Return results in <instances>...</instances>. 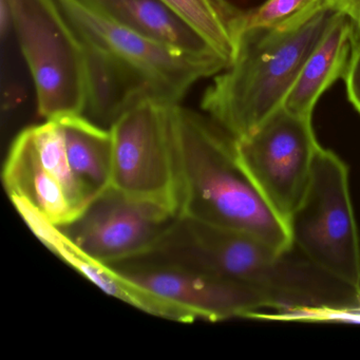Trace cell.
Returning <instances> with one entry per match:
<instances>
[{
    "mask_svg": "<svg viewBox=\"0 0 360 360\" xmlns=\"http://www.w3.org/2000/svg\"><path fill=\"white\" fill-rule=\"evenodd\" d=\"M16 39L46 121L84 115L87 69L83 41L58 0H8Z\"/></svg>",
    "mask_w": 360,
    "mask_h": 360,
    "instance_id": "5",
    "label": "cell"
},
{
    "mask_svg": "<svg viewBox=\"0 0 360 360\" xmlns=\"http://www.w3.org/2000/svg\"><path fill=\"white\" fill-rule=\"evenodd\" d=\"M356 292H357L358 300H359L360 302V282L359 285H358L357 290H356Z\"/></svg>",
    "mask_w": 360,
    "mask_h": 360,
    "instance_id": "21",
    "label": "cell"
},
{
    "mask_svg": "<svg viewBox=\"0 0 360 360\" xmlns=\"http://www.w3.org/2000/svg\"><path fill=\"white\" fill-rule=\"evenodd\" d=\"M109 266L134 292L136 309L158 317L191 323L271 311L252 288L197 267L148 256Z\"/></svg>",
    "mask_w": 360,
    "mask_h": 360,
    "instance_id": "4",
    "label": "cell"
},
{
    "mask_svg": "<svg viewBox=\"0 0 360 360\" xmlns=\"http://www.w3.org/2000/svg\"><path fill=\"white\" fill-rule=\"evenodd\" d=\"M172 105L146 100L110 127L113 140L111 188L172 217L181 210V179Z\"/></svg>",
    "mask_w": 360,
    "mask_h": 360,
    "instance_id": "7",
    "label": "cell"
},
{
    "mask_svg": "<svg viewBox=\"0 0 360 360\" xmlns=\"http://www.w3.org/2000/svg\"><path fill=\"white\" fill-rule=\"evenodd\" d=\"M3 181L11 200L26 202L56 226H69L79 218L62 185L41 163L30 127L12 143Z\"/></svg>",
    "mask_w": 360,
    "mask_h": 360,
    "instance_id": "11",
    "label": "cell"
},
{
    "mask_svg": "<svg viewBox=\"0 0 360 360\" xmlns=\"http://www.w3.org/2000/svg\"><path fill=\"white\" fill-rule=\"evenodd\" d=\"M191 25L229 65L237 51L244 10L229 0H160Z\"/></svg>",
    "mask_w": 360,
    "mask_h": 360,
    "instance_id": "16",
    "label": "cell"
},
{
    "mask_svg": "<svg viewBox=\"0 0 360 360\" xmlns=\"http://www.w3.org/2000/svg\"><path fill=\"white\" fill-rule=\"evenodd\" d=\"M336 12L322 4L290 26L242 30L233 62L204 92L202 110L236 140L254 134L283 106Z\"/></svg>",
    "mask_w": 360,
    "mask_h": 360,
    "instance_id": "3",
    "label": "cell"
},
{
    "mask_svg": "<svg viewBox=\"0 0 360 360\" xmlns=\"http://www.w3.org/2000/svg\"><path fill=\"white\" fill-rule=\"evenodd\" d=\"M62 128L71 168L94 200L111 188L113 140L110 128L85 115L56 120Z\"/></svg>",
    "mask_w": 360,
    "mask_h": 360,
    "instance_id": "15",
    "label": "cell"
},
{
    "mask_svg": "<svg viewBox=\"0 0 360 360\" xmlns=\"http://www.w3.org/2000/svg\"><path fill=\"white\" fill-rule=\"evenodd\" d=\"M84 41L104 50L145 84L155 101L181 104L195 84L229 67L219 56L181 51L96 13L77 0H58Z\"/></svg>",
    "mask_w": 360,
    "mask_h": 360,
    "instance_id": "8",
    "label": "cell"
},
{
    "mask_svg": "<svg viewBox=\"0 0 360 360\" xmlns=\"http://www.w3.org/2000/svg\"><path fill=\"white\" fill-rule=\"evenodd\" d=\"M41 163L66 191L71 205L79 217L94 201L71 168L62 128L58 121H46L30 127Z\"/></svg>",
    "mask_w": 360,
    "mask_h": 360,
    "instance_id": "17",
    "label": "cell"
},
{
    "mask_svg": "<svg viewBox=\"0 0 360 360\" xmlns=\"http://www.w3.org/2000/svg\"><path fill=\"white\" fill-rule=\"evenodd\" d=\"M174 218L109 189L75 223L60 229L88 256L112 265L150 250Z\"/></svg>",
    "mask_w": 360,
    "mask_h": 360,
    "instance_id": "10",
    "label": "cell"
},
{
    "mask_svg": "<svg viewBox=\"0 0 360 360\" xmlns=\"http://www.w3.org/2000/svg\"><path fill=\"white\" fill-rule=\"evenodd\" d=\"M292 252H280L244 233L178 216L142 256L197 267L252 288L271 307L269 313L255 316L259 319H326L360 309L354 288Z\"/></svg>",
    "mask_w": 360,
    "mask_h": 360,
    "instance_id": "1",
    "label": "cell"
},
{
    "mask_svg": "<svg viewBox=\"0 0 360 360\" xmlns=\"http://www.w3.org/2000/svg\"><path fill=\"white\" fill-rule=\"evenodd\" d=\"M181 179L179 216L294 250L290 229L238 161L236 139L205 113L172 105Z\"/></svg>",
    "mask_w": 360,
    "mask_h": 360,
    "instance_id": "2",
    "label": "cell"
},
{
    "mask_svg": "<svg viewBox=\"0 0 360 360\" xmlns=\"http://www.w3.org/2000/svg\"><path fill=\"white\" fill-rule=\"evenodd\" d=\"M82 41L87 69V101L84 112L87 119L110 128L132 107L146 100H155L145 84L119 60L96 46Z\"/></svg>",
    "mask_w": 360,
    "mask_h": 360,
    "instance_id": "14",
    "label": "cell"
},
{
    "mask_svg": "<svg viewBox=\"0 0 360 360\" xmlns=\"http://www.w3.org/2000/svg\"><path fill=\"white\" fill-rule=\"evenodd\" d=\"M356 32L353 20L336 12L284 102L288 110L311 117L322 94L345 77Z\"/></svg>",
    "mask_w": 360,
    "mask_h": 360,
    "instance_id": "12",
    "label": "cell"
},
{
    "mask_svg": "<svg viewBox=\"0 0 360 360\" xmlns=\"http://www.w3.org/2000/svg\"><path fill=\"white\" fill-rule=\"evenodd\" d=\"M324 0H265L262 5L244 12L242 30L283 28L317 9Z\"/></svg>",
    "mask_w": 360,
    "mask_h": 360,
    "instance_id": "18",
    "label": "cell"
},
{
    "mask_svg": "<svg viewBox=\"0 0 360 360\" xmlns=\"http://www.w3.org/2000/svg\"><path fill=\"white\" fill-rule=\"evenodd\" d=\"M319 147L311 117L284 106L254 134L236 140L242 169L286 224L307 191Z\"/></svg>",
    "mask_w": 360,
    "mask_h": 360,
    "instance_id": "9",
    "label": "cell"
},
{
    "mask_svg": "<svg viewBox=\"0 0 360 360\" xmlns=\"http://www.w3.org/2000/svg\"><path fill=\"white\" fill-rule=\"evenodd\" d=\"M288 225L292 246L305 260L357 290L360 240L349 167L334 151L318 148L307 191Z\"/></svg>",
    "mask_w": 360,
    "mask_h": 360,
    "instance_id": "6",
    "label": "cell"
},
{
    "mask_svg": "<svg viewBox=\"0 0 360 360\" xmlns=\"http://www.w3.org/2000/svg\"><path fill=\"white\" fill-rule=\"evenodd\" d=\"M77 1L115 24L181 51L223 58L191 25L160 0Z\"/></svg>",
    "mask_w": 360,
    "mask_h": 360,
    "instance_id": "13",
    "label": "cell"
},
{
    "mask_svg": "<svg viewBox=\"0 0 360 360\" xmlns=\"http://www.w3.org/2000/svg\"><path fill=\"white\" fill-rule=\"evenodd\" d=\"M324 3L351 18L360 33V0H324Z\"/></svg>",
    "mask_w": 360,
    "mask_h": 360,
    "instance_id": "20",
    "label": "cell"
},
{
    "mask_svg": "<svg viewBox=\"0 0 360 360\" xmlns=\"http://www.w3.org/2000/svg\"><path fill=\"white\" fill-rule=\"evenodd\" d=\"M347 96L352 106L360 115V33L356 32L353 49L347 71L343 77Z\"/></svg>",
    "mask_w": 360,
    "mask_h": 360,
    "instance_id": "19",
    "label": "cell"
}]
</instances>
